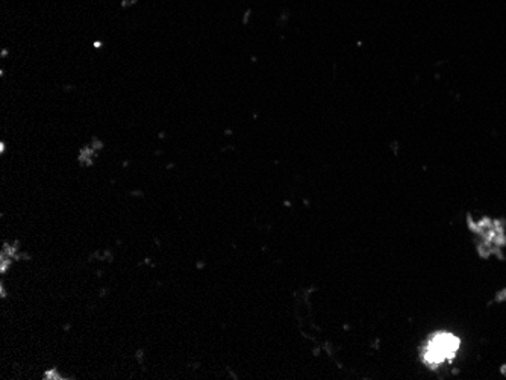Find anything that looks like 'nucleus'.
I'll list each match as a JSON object with an SVG mask.
<instances>
[{
	"label": "nucleus",
	"instance_id": "f257e3e1",
	"mask_svg": "<svg viewBox=\"0 0 506 380\" xmlns=\"http://www.w3.org/2000/svg\"><path fill=\"white\" fill-rule=\"evenodd\" d=\"M459 340L452 333L439 332L432 336L423 350V361L429 367H437L444 361H449L458 352Z\"/></svg>",
	"mask_w": 506,
	"mask_h": 380
}]
</instances>
